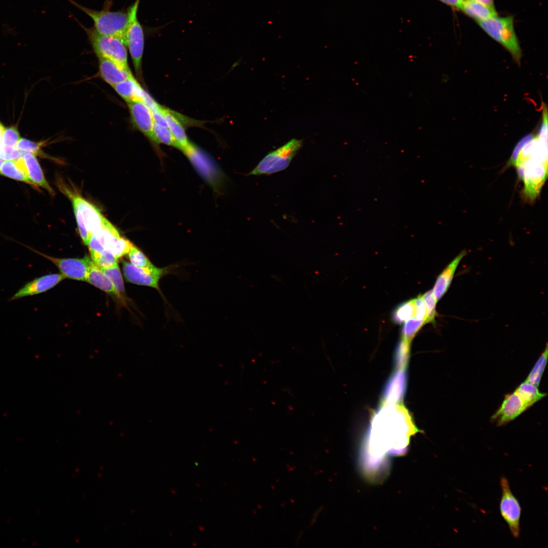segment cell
Returning <instances> with one entry per match:
<instances>
[{
	"label": "cell",
	"instance_id": "cell-17",
	"mask_svg": "<svg viewBox=\"0 0 548 548\" xmlns=\"http://www.w3.org/2000/svg\"><path fill=\"white\" fill-rule=\"evenodd\" d=\"M98 58L100 75L112 86L133 76L130 70H125L117 63L107 58Z\"/></svg>",
	"mask_w": 548,
	"mask_h": 548
},
{
	"label": "cell",
	"instance_id": "cell-30",
	"mask_svg": "<svg viewBox=\"0 0 548 548\" xmlns=\"http://www.w3.org/2000/svg\"><path fill=\"white\" fill-rule=\"evenodd\" d=\"M89 251L92 261L101 269L108 268L118 264V258L107 250L101 252Z\"/></svg>",
	"mask_w": 548,
	"mask_h": 548
},
{
	"label": "cell",
	"instance_id": "cell-36",
	"mask_svg": "<svg viewBox=\"0 0 548 548\" xmlns=\"http://www.w3.org/2000/svg\"><path fill=\"white\" fill-rule=\"evenodd\" d=\"M15 147L6 146L1 145L0 157L5 160H16L19 158L22 155Z\"/></svg>",
	"mask_w": 548,
	"mask_h": 548
},
{
	"label": "cell",
	"instance_id": "cell-2",
	"mask_svg": "<svg viewBox=\"0 0 548 548\" xmlns=\"http://www.w3.org/2000/svg\"><path fill=\"white\" fill-rule=\"evenodd\" d=\"M511 165L516 167L524 182V196L534 200L547 178V148L538 141H530L520 149Z\"/></svg>",
	"mask_w": 548,
	"mask_h": 548
},
{
	"label": "cell",
	"instance_id": "cell-37",
	"mask_svg": "<svg viewBox=\"0 0 548 548\" xmlns=\"http://www.w3.org/2000/svg\"><path fill=\"white\" fill-rule=\"evenodd\" d=\"M415 304V318L424 320L427 324V310L425 301L421 295L414 298Z\"/></svg>",
	"mask_w": 548,
	"mask_h": 548
},
{
	"label": "cell",
	"instance_id": "cell-18",
	"mask_svg": "<svg viewBox=\"0 0 548 548\" xmlns=\"http://www.w3.org/2000/svg\"><path fill=\"white\" fill-rule=\"evenodd\" d=\"M466 253V250L461 251L438 276L432 289L437 301L445 294L450 288L457 267Z\"/></svg>",
	"mask_w": 548,
	"mask_h": 548
},
{
	"label": "cell",
	"instance_id": "cell-33",
	"mask_svg": "<svg viewBox=\"0 0 548 548\" xmlns=\"http://www.w3.org/2000/svg\"><path fill=\"white\" fill-rule=\"evenodd\" d=\"M421 296L425 301L427 307V323H430L434 324L435 318L437 315L436 311V305L438 301L436 299L432 290L425 292L423 295H421Z\"/></svg>",
	"mask_w": 548,
	"mask_h": 548
},
{
	"label": "cell",
	"instance_id": "cell-23",
	"mask_svg": "<svg viewBox=\"0 0 548 548\" xmlns=\"http://www.w3.org/2000/svg\"><path fill=\"white\" fill-rule=\"evenodd\" d=\"M460 10L476 21L486 20L498 15L494 6H487L471 0H463Z\"/></svg>",
	"mask_w": 548,
	"mask_h": 548
},
{
	"label": "cell",
	"instance_id": "cell-25",
	"mask_svg": "<svg viewBox=\"0 0 548 548\" xmlns=\"http://www.w3.org/2000/svg\"><path fill=\"white\" fill-rule=\"evenodd\" d=\"M415 304L414 299L405 301L397 306L392 314V321L396 324H401L408 319L415 318Z\"/></svg>",
	"mask_w": 548,
	"mask_h": 548
},
{
	"label": "cell",
	"instance_id": "cell-31",
	"mask_svg": "<svg viewBox=\"0 0 548 548\" xmlns=\"http://www.w3.org/2000/svg\"><path fill=\"white\" fill-rule=\"evenodd\" d=\"M128 254L130 263L135 266L151 267L155 265L143 252L133 245Z\"/></svg>",
	"mask_w": 548,
	"mask_h": 548
},
{
	"label": "cell",
	"instance_id": "cell-27",
	"mask_svg": "<svg viewBox=\"0 0 548 548\" xmlns=\"http://www.w3.org/2000/svg\"><path fill=\"white\" fill-rule=\"evenodd\" d=\"M410 342L401 337L398 342L394 355L396 369L406 368L409 357Z\"/></svg>",
	"mask_w": 548,
	"mask_h": 548
},
{
	"label": "cell",
	"instance_id": "cell-39",
	"mask_svg": "<svg viewBox=\"0 0 548 548\" xmlns=\"http://www.w3.org/2000/svg\"><path fill=\"white\" fill-rule=\"evenodd\" d=\"M487 6H494V0H471Z\"/></svg>",
	"mask_w": 548,
	"mask_h": 548
},
{
	"label": "cell",
	"instance_id": "cell-35",
	"mask_svg": "<svg viewBox=\"0 0 548 548\" xmlns=\"http://www.w3.org/2000/svg\"><path fill=\"white\" fill-rule=\"evenodd\" d=\"M20 138V133L16 126L6 128L3 133L1 145L16 147Z\"/></svg>",
	"mask_w": 548,
	"mask_h": 548
},
{
	"label": "cell",
	"instance_id": "cell-6",
	"mask_svg": "<svg viewBox=\"0 0 548 548\" xmlns=\"http://www.w3.org/2000/svg\"><path fill=\"white\" fill-rule=\"evenodd\" d=\"M476 23L490 37L508 51L518 64H520L522 50L515 30L513 16L497 15Z\"/></svg>",
	"mask_w": 548,
	"mask_h": 548
},
{
	"label": "cell",
	"instance_id": "cell-14",
	"mask_svg": "<svg viewBox=\"0 0 548 548\" xmlns=\"http://www.w3.org/2000/svg\"><path fill=\"white\" fill-rule=\"evenodd\" d=\"M127 103L134 126L152 142L157 144L153 132V113L146 98L145 100H136Z\"/></svg>",
	"mask_w": 548,
	"mask_h": 548
},
{
	"label": "cell",
	"instance_id": "cell-24",
	"mask_svg": "<svg viewBox=\"0 0 548 548\" xmlns=\"http://www.w3.org/2000/svg\"><path fill=\"white\" fill-rule=\"evenodd\" d=\"M0 174L33 185L29 179L22 156L16 160H5L0 167Z\"/></svg>",
	"mask_w": 548,
	"mask_h": 548
},
{
	"label": "cell",
	"instance_id": "cell-10",
	"mask_svg": "<svg viewBox=\"0 0 548 548\" xmlns=\"http://www.w3.org/2000/svg\"><path fill=\"white\" fill-rule=\"evenodd\" d=\"M141 0H135L128 9V21L124 43L128 47L137 75L141 74V65L145 40V32L138 18Z\"/></svg>",
	"mask_w": 548,
	"mask_h": 548
},
{
	"label": "cell",
	"instance_id": "cell-8",
	"mask_svg": "<svg viewBox=\"0 0 548 548\" xmlns=\"http://www.w3.org/2000/svg\"><path fill=\"white\" fill-rule=\"evenodd\" d=\"M86 33L93 49L98 58L110 59L125 70H130L125 43L119 39L101 35L93 27L87 28L79 23Z\"/></svg>",
	"mask_w": 548,
	"mask_h": 548
},
{
	"label": "cell",
	"instance_id": "cell-3",
	"mask_svg": "<svg viewBox=\"0 0 548 548\" xmlns=\"http://www.w3.org/2000/svg\"><path fill=\"white\" fill-rule=\"evenodd\" d=\"M535 385L524 382L511 393L506 394L501 405L491 417L497 426L512 421L546 396Z\"/></svg>",
	"mask_w": 548,
	"mask_h": 548
},
{
	"label": "cell",
	"instance_id": "cell-19",
	"mask_svg": "<svg viewBox=\"0 0 548 548\" xmlns=\"http://www.w3.org/2000/svg\"><path fill=\"white\" fill-rule=\"evenodd\" d=\"M161 111L165 118L167 127L180 146V150L183 151L191 143L186 135L182 123L183 118L179 114L161 106Z\"/></svg>",
	"mask_w": 548,
	"mask_h": 548
},
{
	"label": "cell",
	"instance_id": "cell-34",
	"mask_svg": "<svg viewBox=\"0 0 548 548\" xmlns=\"http://www.w3.org/2000/svg\"><path fill=\"white\" fill-rule=\"evenodd\" d=\"M41 143L35 142L25 138H20L16 145V148L24 153H29L35 155L41 152Z\"/></svg>",
	"mask_w": 548,
	"mask_h": 548
},
{
	"label": "cell",
	"instance_id": "cell-11",
	"mask_svg": "<svg viewBox=\"0 0 548 548\" xmlns=\"http://www.w3.org/2000/svg\"><path fill=\"white\" fill-rule=\"evenodd\" d=\"M182 152L202 178L215 191H219L225 176L211 157L192 143Z\"/></svg>",
	"mask_w": 548,
	"mask_h": 548
},
{
	"label": "cell",
	"instance_id": "cell-16",
	"mask_svg": "<svg viewBox=\"0 0 548 548\" xmlns=\"http://www.w3.org/2000/svg\"><path fill=\"white\" fill-rule=\"evenodd\" d=\"M407 378L406 368L396 369L386 384L381 404L401 403L406 391Z\"/></svg>",
	"mask_w": 548,
	"mask_h": 548
},
{
	"label": "cell",
	"instance_id": "cell-4",
	"mask_svg": "<svg viewBox=\"0 0 548 548\" xmlns=\"http://www.w3.org/2000/svg\"><path fill=\"white\" fill-rule=\"evenodd\" d=\"M60 187L73 203L80 235L84 243L88 245L92 234L102 226L107 219L95 206L81 195L64 185L60 184Z\"/></svg>",
	"mask_w": 548,
	"mask_h": 548
},
{
	"label": "cell",
	"instance_id": "cell-41",
	"mask_svg": "<svg viewBox=\"0 0 548 548\" xmlns=\"http://www.w3.org/2000/svg\"><path fill=\"white\" fill-rule=\"evenodd\" d=\"M3 162V159L0 157V167Z\"/></svg>",
	"mask_w": 548,
	"mask_h": 548
},
{
	"label": "cell",
	"instance_id": "cell-1",
	"mask_svg": "<svg viewBox=\"0 0 548 548\" xmlns=\"http://www.w3.org/2000/svg\"><path fill=\"white\" fill-rule=\"evenodd\" d=\"M420 431L409 411L401 403L381 404L372 415L363 442L366 471L376 469L387 454L404 455L410 436Z\"/></svg>",
	"mask_w": 548,
	"mask_h": 548
},
{
	"label": "cell",
	"instance_id": "cell-20",
	"mask_svg": "<svg viewBox=\"0 0 548 548\" xmlns=\"http://www.w3.org/2000/svg\"><path fill=\"white\" fill-rule=\"evenodd\" d=\"M85 281L119 299L125 304V300L117 292L113 284L101 269L92 262Z\"/></svg>",
	"mask_w": 548,
	"mask_h": 548
},
{
	"label": "cell",
	"instance_id": "cell-32",
	"mask_svg": "<svg viewBox=\"0 0 548 548\" xmlns=\"http://www.w3.org/2000/svg\"><path fill=\"white\" fill-rule=\"evenodd\" d=\"M426 324L424 320H419L415 318L408 319L404 323V325L402 328V337L412 341L415 335Z\"/></svg>",
	"mask_w": 548,
	"mask_h": 548
},
{
	"label": "cell",
	"instance_id": "cell-5",
	"mask_svg": "<svg viewBox=\"0 0 548 548\" xmlns=\"http://www.w3.org/2000/svg\"><path fill=\"white\" fill-rule=\"evenodd\" d=\"M89 16L93 20V28L99 33L119 39L124 43L128 21L127 10L112 11L110 3L106 4L101 10H93L83 6L74 0H67Z\"/></svg>",
	"mask_w": 548,
	"mask_h": 548
},
{
	"label": "cell",
	"instance_id": "cell-28",
	"mask_svg": "<svg viewBox=\"0 0 548 548\" xmlns=\"http://www.w3.org/2000/svg\"><path fill=\"white\" fill-rule=\"evenodd\" d=\"M101 269L110 279L119 294L126 300L122 276L118 264L109 268Z\"/></svg>",
	"mask_w": 548,
	"mask_h": 548
},
{
	"label": "cell",
	"instance_id": "cell-22",
	"mask_svg": "<svg viewBox=\"0 0 548 548\" xmlns=\"http://www.w3.org/2000/svg\"><path fill=\"white\" fill-rule=\"evenodd\" d=\"M113 87L126 102L145 100L147 95L133 76L114 85Z\"/></svg>",
	"mask_w": 548,
	"mask_h": 548
},
{
	"label": "cell",
	"instance_id": "cell-9",
	"mask_svg": "<svg viewBox=\"0 0 548 548\" xmlns=\"http://www.w3.org/2000/svg\"><path fill=\"white\" fill-rule=\"evenodd\" d=\"M302 141L293 139L268 153L248 175H271L285 169L301 148Z\"/></svg>",
	"mask_w": 548,
	"mask_h": 548
},
{
	"label": "cell",
	"instance_id": "cell-7",
	"mask_svg": "<svg viewBox=\"0 0 548 548\" xmlns=\"http://www.w3.org/2000/svg\"><path fill=\"white\" fill-rule=\"evenodd\" d=\"M180 267L179 263L172 264L161 267L155 265L151 267H140L126 261H123L122 263L124 276L127 282L156 289L166 303H168V302L159 286L160 281L167 275H176Z\"/></svg>",
	"mask_w": 548,
	"mask_h": 548
},
{
	"label": "cell",
	"instance_id": "cell-38",
	"mask_svg": "<svg viewBox=\"0 0 548 548\" xmlns=\"http://www.w3.org/2000/svg\"><path fill=\"white\" fill-rule=\"evenodd\" d=\"M442 3L453 8L460 9L463 0H439Z\"/></svg>",
	"mask_w": 548,
	"mask_h": 548
},
{
	"label": "cell",
	"instance_id": "cell-26",
	"mask_svg": "<svg viewBox=\"0 0 548 548\" xmlns=\"http://www.w3.org/2000/svg\"><path fill=\"white\" fill-rule=\"evenodd\" d=\"M547 344L525 381L538 387L547 361Z\"/></svg>",
	"mask_w": 548,
	"mask_h": 548
},
{
	"label": "cell",
	"instance_id": "cell-13",
	"mask_svg": "<svg viewBox=\"0 0 548 548\" xmlns=\"http://www.w3.org/2000/svg\"><path fill=\"white\" fill-rule=\"evenodd\" d=\"M31 250L53 263L65 278L85 281L92 262L88 256H86L82 258H59Z\"/></svg>",
	"mask_w": 548,
	"mask_h": 548
},
{
	"label": "cell",
	"instance_id": "cell-15",
	"mask_svg": "<svg viewBox=\"0 0 548 548\" xmlns=\"http://www.w3.org/2000/svg\"><path fill=\"white\" fill-rule=\"evenodd\" d=\"M65 278L61 273H51L41 276L28 282L9 299L17 300L45 292L56 286Z\"/></svg>",
	"mask_w": 548,
	"mask_h": 548
},
{
	"label": "cell",
	"instance_id": "cell-21",
	"mask_svg": "<svg viewBox=\"0 0 548 548\" xmlns=\"http://www.w3.org/2000/svg\"><path fill=\"white\" fill-rule=\"evenodd\" d=\"M22 157L25 163L27 176L33 185L42 187L51 195H53V190L46 180L36 155L29 153H23Z\"/></svg>",
	"mask_w": 548,
	"mask_h": 548
},
{
	"label": "cell",
	"instance_id": "cell-12",
	"mask_svg": "<svg viewBox=\"0 0 548 548\" xmlns=\"http://www.w3.org/2000/svg\"><path fill=\"white\" fill-rule=\"evenodd\" d=\"M500 484L502 491L499 504L501 515L507 523L512 536L518 538L522 512L520 504L511 491L508 481L505 476L500 478Z\"/></svg>",
	"mask_w": 548,
	"mask_h": 548
},
{
	"label": "cell",
	"instance_id": "cell-40",
	"mask_svg": "<svg viewBox=\"0 0 548 548\" xmlns=\"http://www.w3.org/2000/svg\"><path fill=\"white\" fill-rule=\"evenodd\" d=\"M5 128H6V127H5L4 125L0 121V146L1 145L3 135V133H4V131L5 129Z\"/></svg>",
	"mask_w": 548,
	"mask_h": 548
},
{
	"label": "cell",
	"instance_id": "cell-29",
	"mask_svg": "<svg viewBox=\"0 0 548 548\" xmlns=\"http://www.w3.org/2000/svg\"><path fill=\"white\" fill-rule=\"evenodd\" d=\"M153 132L157 144H163L180 150L179 145L167 125H161L154 122Z\"/></svg>",
	"mask_w": 548,
	"mask_h": 548
}]
</instances>
